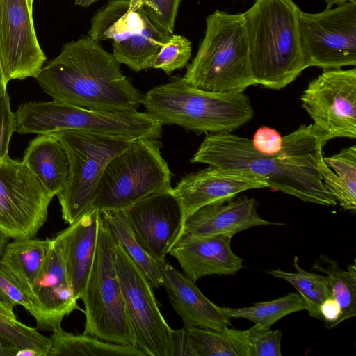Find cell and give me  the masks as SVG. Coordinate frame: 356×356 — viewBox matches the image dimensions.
Returning a JSON list of instances; mask_svg holds the SVG:
<instances>
[{
    "instance_id": "6da1fadb",
    "label": "cell",
    "mask_w": 356,
    "mask_h": 356,
    "mask_svg": "<svg viewBox=\"0 0 356 356\" xmlns=\"http://www.w3.org/2000/svg\"><path fill=\"white\" fill-rule=\"evenodd\" d=\"M281 152L275 156L258 152L252 140L230 132L208 134L191 159L192 163L250 170L268 188L307 202L335 206L337 201L325 188L320 172L325 143L313 124L300 125L282 137Z\"/></svg>"
},
{
    "instance_id": "7a4b0ae2",
    "label": "cell",
    "mask_w": 356,
    "mask_h": 356,
    "mask_svg": "<svg viewBox=\"0 0 356 356\" xmlns=\"http://www.w3.org/2000/svg\"><path fill=\"white\" fill-rule=\"evenodd\" d=\"M54 100L106 111H134L143 95L112 53L90 36L65 44L35 78Z\"/></svg>"
},
{
    "instance_id": "3957f363",
    "label": "cell",
    "mask_w": 356,
    "mask_h": 356,
    "mask_svg": "<svg viewBox=\"0 0 356 356\" xmlns=\"http://www.w3.org/2000/svg\"><path fill=\"white\" fill-rule=\"evenodd\" d=\"M300 11L293 0H256L243 13L257 85L280 90L306 69L299 38Z\"/></svg>"
},
{
    "instance_id": "277c9868",
    "label": "cell",
    "mask_w": 356,
    "mask_h": 356,
    "mask_svg": "<svg viewBox=\"0 0 356 356\" xmlns=\"http://www.w3.org/2000/svg\"><path fill=\"white\" fill-rule=\"evenodd\" d=\"M141 104L162 125L175 124L197 134L231 132L254 115L244 92L206 91L183 77L149 90Z\"/></svg>"
},
{
    "instance_id": "5b68a950",
    "label": "cell",
    "mask_w": 356,
    "mask_h": 356,
    "mask_svg": "<svg viewBox=\"0 0 356 356\" xmlns=\"http://www.w3.org/2000/svg\"><path fill=\"white\" fill-rule=\"evenodd\" d=\"M183 78L197 88L215 92H245L257 85L243 13L217 10L207 17L204 36Z\"/></svg>"
},
{
    "instance_id": "8992f818",
    "label": "cell",
    "mask_w": 356,
    "mask_h": 356,
    "mask_svg": "<svg viewBox=\"0 0 356 356\" xmlns=\"http://www.w3.org/2000/svg\"><path fill=\"white\" fill-rule=\"evenodd\" d=\"M158 139L139 138L107 164L93 207L99 211L123 210L152 195L169 193L172 172Z\"/></svg>"
},
{
    "instance_id": "52a82bcc",
    "label": "cell",
    "mask_w": 356,
    "mask_h": 356,
    "mask_svg": "<svg viewBox=\"0 0 356 356\" xmlns=\"http://www.w3.org/2000/svg\"><path fill=\"white\" fill-rule=\"evenodd\" d=\"M115 241L101 216L95 256L83 293V334L102 340L136 346L118 274Z\"/></svg>"
},
{
    "instance_id": "ba28073f",
    "label": "cell",
    "mask_w": 356,
    "mask_h": 356,
    "mask_svg": "<svg viewBox=\"0 0 356 356\" xmlns=\"http://www.w3.org/2000/svg\"><path fill=\"white\" fill-rule=\"evenodd\" d=\"M53 134L63 143L69 161L67 181L57 196L62 218L70 225L93 207L98 185L107 164L131 141L77 130Z\"/></svg>"
},
{
    "instance_id": "9c48e42d",
    "label": "cell",
    "mask_w": 356,
    "mask_h": 356,
    "mask_svg": "<svg viewBox=\"0 0 356 356\" xmlns=\"http://www.w3.org/2000/svg\"><path fill=\"white\" fill-rule=\"evenodd\" d=\"M298 31L306 68L356 65V1L317 13L300 10Z\"/></svg>"
},
{
    "instance_id": "30bf717a",
    "label": "cell",
    "mask_w": 356,
    "mask_h": 356,
    "mask_svg": "<svg viewBox=\"0 0 356 356\" xmlns=\"http://www.w3.org/2000/svg\"><path fill=\"white\" fill-rule=\"evenodd\" d=\"M115 253L126 312L136 346L145 356H172V328L160 312L153 287L143 270L117 242Z\"/></svg>"
},
{
    "instance_id": "8fae6325",
    "label": "cell",
    "mask_w": 356,
    "mask_h": 356,
    "mask_svg": "<svg viewBox=\"0 0 356 356\" xmlns=\"http://www.w3.org/2000/svg\"><path fill=\"white\" fill-rule=\"evenodd\" d=\"M52 198L22 161H0V229L10 238H34Z\"/></svg>"
},
{
    "instance_id": "7c38bea8",
    "label": "cell",
    "mask_w": 356,
    "mask_h": 356,
    "mask_svg": "<svg viewBox=\"0 0 356 356\" xmlns=\"http://www.w3.org/2000/svg\"><path fill=\"white\" fill-rule=\"evenodd\" d=\"M302 108L326 143L356 138V68L324 70L300 96Z\"/></svg>"
},
{
    "instance_id": "4fadbf2b",
    "label": "cell",
    "mask_w": 356,
    "mask_h": 356,
    "mask_svg": "<svg viewBox=\"0 0 356 356\" xmlns=\"http://www.w3.org/2000/svg\"><path fill=\"white\" fill-rule=\"evenodd\" d=\"M47 60L28 0H0V64L8 83L36 78Z\"/></svg>"
},
{
    "instance_id": "5bb4252c",
    "label": "cell",
    "mask_w": 356,
    "mask_h": 356,
    "mask_svg": "<svg viewBox=\"0 0 356 356\" xmlns=\"http://www.w3.org/2000/svg\"><path fill=\"white\" fill-rule=\"evenodd\" d=\"M123 211L146 250L159 263L164 261L181 236L185 220L171 192L152 195Z\"/></svg>"
},
{
    "instance_id": "9a60e30c",
    "label": "cell",
    "mask_w": 356,
    "mask_h": 356,
    "mask_svg": "<svg viewBox=\"0 0 356 356\" xmlns=\"http://www.w3.org/2000/svg\"><path fill=\"white\" fill-rule=\"evenodd\" d=\"M268 188L264 178L245 168H208L183 177L171 193L184 219L205 205L231 199L251 189Z\"/></svg>"
},
{
    "instance_id": "2e32d148",
    "label": "cell",
    "mask_w": 356,
    "mask_h": 356,
    "mask_svg": "<svg viewBox=\"0 0 356 356\" xmlns=\"http://www.w3.org/2000/svg\"><path fill=\"white\" fill-rule=\"evenodd\" d=\"M68 277L59 234L51 245L35 283L33 301L38 312V328L52 332L60 330L65 316L81 310Z\"/></svg>"
},
{
    "instance_id": "e0dca14e",
    "label": "cell",
    "mask_w": 356,
    "mask_h": 356,
    "mask_svg": "<svg viewBox=\"0 0 356 356\" xmlns=\"http://www.w3.org/2000/svg\"><path fill=\"white\" fill-rule=\"evenodd\" d=\"M229 235H181L169 252L186 276L197 282L207 275H229L243 268V259L233 252Z\"/></svg>"
},
{
    "instance_id": "ac0fdd59",
    "label": "cell",
    "mask_w": 356,
    "mask_h": 356,
    "mask_svg": "<svg viewBox=\"0 0 356 356\" xmlns=\"http://www.w3.org/2000/svg\"><path fill=\"white\" fill-rule=\"evenodd\" d=\"M257 205L254 198L245 195L205 205L185 219L181 235L233 236L254 227L282 225L263 219L257 212Z\"/></svg>"
},
{
    "instance_id": "d6986e66",
    "label": "cell",
    "mask_w": 356,
    "mask_h": 356,
    "mask_svg": "<svg viewBox=\"0 0 356 356\" xmlns=\"http://www.w3.org/2000/svg\"><path fill=\"white\" fill-rule=\"evenodd\" d=\"M159 266L162 286L165 288L171 305L184 326L221 330L231 325L230 318L224 307L209 300L195 282L165 260L159 263Z\"/></svg>"
},
{
    "instance_id": "ffe728a7",
    "label": "cell",
    "mask_w": 356,
    "mask_h": 356,
    "mask_svg": "<svg viewBox=\"0 0 356 356\" xmlns=\"http://www.w3.org/2000/svg\"><path fill=\"white\" fill-rule=\"evenodd\" d=\"M100 211L92 207L58 233L67 273L77 300L83 293L97 245Z\"/></svg>"
},
{
    "instance_id": "44dd1931",
    "label": "cell",
    "mask_w": 356,
    "mask_h": 356,
    "mask_svg": "<svg viewBox=\"0 0 356 356\" xmlns=\"http://www.w3.org/2000/svg\"><path fill=\"white\" fill-rule=\"evenodd\" d=\"M22 162L51 197L64 188L69 174V161L63 143L55 134H40L32 140Z\"/></svg>"
},
{
    "instance_id": "7402d4cb",
    "label": "cell",
    "mask_w": 356,
    "mask_h": 356,
    "mask_svg": "<svg viewBox=\"0 0 356 356\" xmlns=\"http://www.w3.org/2000/svg\"><path fill=\"white\" fill-rule=\"evenodd\" d=\"M51 239H13L1 256V266L20 284L33 301V290L49 253Z\"/></svg>"
},
{
    "instance_id": "603a6c76",
    "label": "cell",
    "mask_w": 356,
    "mask_h": 356,
    "mask_svg": "<svg viewBox=\"0 0 356 356\" xmlns=\"http://www.w3.org/2000/svg\"><path fill=\"white\" fill-rule=\"evenodd\" d=\"M148 16L142 8H134L131 0H110L91 19L88 36L99 42L124 41L138 32Z\"/></svg>"
},
{
    "instance_id": "cb8c5ba5",
    "label": "cell",
    "mask_w": 356,
    "mask_h": 356,
    "mask_svg": "<svg viewBox=\"0 0 356 356\" xmlns=\"http://www.w3.org/2000/svg\"><path fill=\"white\" fill-rule=\"evenodd\" d=\"M320 172L325 188L344 210L356 209V145L323 157Z\"/></svg>"
},
{
    "instance_id": "d4e9b609",
    "label": "cell",
    "mask_w": 356,
    "mask_h": 356,
    "mask_svg": "<svg viewBox=\"0 0 356 356\" xmlns=\"http://www.w3.org/2000/svg\"><path fill=\"white\" fill-rule=\"evenodd\" d=\"M170 36L148 17L138 32L124 41L112 43V54L120 64L135 72L149 69Z\"/></svg>"
},
{
    "instance_id": "484cf974",
    "label": "cell",
    "mask_w": 356,
    "mask_h": 356,
    "mask_svg": "<svg viewBox=\"0 0 356 356\" xmlns=\"http://www.w3.org/2000/svg\"><path fill=\"white\" fill-rule=\"evenodd\" d=\"M101 216L108 225L115 242L145 275L154 289L163 283L159 263L146 250L131 229L123 210H105Z\"/></svg>"
},
{
    "instance_id": "4316f807",
    "label": "cell",
    "mask_w": 356,
    "mask_h": 356,
    "mask_svg": "<svg viewBox=\"0 0 356 356\" xmlns=\"http://www.w3.org/2000/svg\"><path fill=\"white\" fill-rule=\"evenodd\" d=\"M49 338L48 356H145L136 346L114 343L83 333L74 334L63 329Z\"/></svg>"
},
{
    "instance_id": "83f0119b",
    "label": "cell",
    "mask_w": 356,
    "mask_h": 356,
    "mask_svg": "<svg viewBox=\"0 0 356 356\" xmlns=\"http://www.w3.org/2000/svg\"><path fill=\"white\" fill-rule=\"evenodd\" d=\"M186 328L200 356H250L248 330Z\"/></svg>"
},
{
    "instance_id": "f1b7e54d",
    "label": "cell",
    "mask_w": 356,
    "mask_h": 356,
    "mask_svg": "<svg viewBox=\"0 0 356 356\" xmlns=\"http://www.w3.org/2000/svg\"><path fill=\"white\" fill-rule=\"evenodd\" d=\"M312 268L326 275L331 296L339 302L341 316L338 325L356 316V260L348 265L347 270L326 255H321Z\"/></svg>"
},
{
    "instance_id": "f546056e",
    "label": "cell",
    "mask_w": 356,
    "mask_h": 356,
    "mask_svg": "<svg viewBox=\"0 0 356 356\" xmlns=\"http://www.w3.org/2000/svg\"><path fill=\"white\" fill-rule=\"evenodd\" d=\"M298 261V257L295 256L293 266L296 272L294 273L277 269L270 270L268 273L291 284L302 296L306 305V310L310 316L323 321L320 306L327 298L331 296L326 277L303 270Z\"/></svg>"
},
{
    "instance_id": "4dcf8cb0",
    "label": "cell",
    "mask_w": 356,
    "mask_h": 356,
    "mask_svg": "<svg viewBox=\"0 0 356 356\" xmlns=\"http://www.w3.org/2000/svg\"><path fill=\"white\" fill-rule=\"evenodd\" d=\"M223 307L230 318H245L265 329H270L278 320L289 314L306 310V305L302 296L296 293L273 300L257 302L248 307Z\"/></svg>"
},
{
    "instance_id": "1f68e13d",
    "label": "cell",
    "mask_w": 356,
    "mask_h": 356,
    "mask_svg": "<svg viewBox=\"0 0 356 356\" xmlns=\"http://www.w3.org/2000/svg\"><path fill=\"white\" fill-rule=\"evenodd\" d=\"M0 339L19 350L26 348L35 349L42 356H48L51 346L50 338L40 334L35 328L1 314Z\"/></svg>"
},
{
    "instance_id": "d6a6232c",
    "label": "cell",
    "mask_w": 356,
    "mask_h": 356,
    "mask_svg": "<svg viewBox=\"0 0 356 356\" xmlns=\"http://www.w3.org/2000/svg\"><path fill=\"white\" fill-rule=\"evenodd\" d=\"M192 46L186 37L172 34L156 55L152 68L160 69L170 75L184 68L191 58Z\"/></svg>"
},
{
    "instance_id": "836d02e7",
    "label": "cell",
    "mask_w": 356,
    "mask_h": 356,
    "mask_svg": "<svg viewBox=\"0 0 356 356\" xmlns=\"http://www.w3.org/2000/svg\"><path fill=\"white\" fill-rule=\"evenodd\" d=\"M181 0H131L134 8H142L151 21L172 35Z\"/></svg>"
},
{
    "instance_id": "e575fe53",
    "label": "cell",
    "mask_w": 356,
    "mask_h": 356,
    "mask_svg": "<svg viewBox=\"0 0 356 356\" xmlns=\"http://www.w3.org/2000/svg\"><path fill=\"white\" fill-rule=\"evenodd\" d=\"M0 302L10 309L15 305L25 308L35 319L38 309L20 284L0 264Z\"/></svg>"
},
{
    "instance_id": "d590c367",
    "label": "cell",
    "mask_w": 356,
    "mask_h": 356,
    "mask_svg": "<svg viewBox=\"0 0 356 356\" xmlns=\"http://www.w3.org/2000/svg\"><path fill=\"white\" fill-rule=\"evenodd\" d=\"M250 342V356H281L280 330L265 329L254 324L248 329Z\"/></svg>"
},
{
    "instance_id": "8d00e7d4",
    "label": "cell",
    "mask_w": 356,
    "mask_h": 356,
    "mask_svg": "<svg viewBox=\"0 0 356 356\" xmlns=\"http://www.w3.org/2000/svg\"><path fill=\"white\" fill-rule=\"evenodd\" d=\"M16 131L15 114L11 111L8 93L0 95V161L8 156L11 136Z\"/></svg>"
},
{
    "instance_id": "74e56055",
    "label": "cell",
    "mask_w": 356,
    "mask_h": 356,
    "mask_svg": "<svg viewBox=\"0 0 356 356\" xmlns=\"http://www.w3.org/2000/svg\"><path fill=\"white\" fill-rule=\"evenodd\" d=\"M282 137L275 129L261 127L256 131L252 143L258 152L266 156H275L281 152Z\"/></svg>"
},
{
    "instance_id": "f35d334b",
    "label": "cell",
    "mask_w": 356,
    "mask_h": 356,
    "mask_svg": "<svg viewBox=\"0 0 356 356\" xmlns=\"http://www.w3.org/2000/svg\"><path fill=\"white\" fill-rule=\"evenodd\" d=\"M172 356H200L186 326L180 330L171 329Z\"/></svg>"
},
{
    "instance_id": "ab89813d",
    "label": "cell",
    "mask_w": 356,
    "mask_h": 356,
    "mask_svg": "<svg viewBox=\"0 0 356 356\" xmlns=\"http://www.w3.org/2000/svg\"><path fill=\"white\" fill-rule=\"evenodd\" d=\"M320 312L327 328H333L338 325V321L341 316V308L339 302L332 296L321 303Z\"/></svg>"
},
{
    "instance_id": "60d3db41",
    "label": "cell",
    "mask_w": 356,
    "mask_h": 356,
    "mask_svg": "<svg viewBox=\"0 0 356 356\" xmlns=\"http://www.w3.org/2000/svg\"><path fill=\"white\" fill-rule=\"evenodd\" d=\"M18 349L0 339V356H16Z\"/></svg>"
},
{
    "instance_id": "b9f144b4",
    "label": "cell",
    "mask_w": 356,
    "mask_h": 356,
    "mask_svg": "<svg viewBox=\"0 0 356 356\" xmlns=\"http://www.w3.org/2000/svg\"><path fill=\"white\" fill-rule=\"evenodd\" d=\"M16 356H42L38 350L32 348H26L18 350Z\"/></svg>"
},
{
    "instance_id": "7bdbcfd3",
    "label": "cell",
    "mask_w": 356,
    "mask_h": 356,
    "mask_svg": "<svg viewBox=\"0 0 356 356\" xmlns=\"http://www.w3.org/2000/svg\"><path fill=\"white\" fill-rule=\"evenodd\" d=\"M0 314L10 318L17 319L13 309H10L0 302Z\"/></svg>"
},
{
    "instance_id": "ee69618b",
    "label": "cell",
    "mask_w": 356,
    "mask_h": 356,
    "mask_svg": "<svg viewBox=\"0 0 356 356\" xmlns=\"http://www.w3.org/2000/svg\"><path fill=\"white\" fill-rule=\"evenodd\" d=\"M10 237L0 229V257L1 256Z\"/></svg>"
},
{
    "instance_id": "f6af8a7d",
    "label": "cell",
    "mask_w": 356,
    "mask_h": 356,
    "mask_svg": "<svg viewBox=\"0 0 356 356\" xmlns=\"http://www.w3.org/2000/svg\"><path fill=\"white\" fill-rule=\"evenodd\" d=\"M7 81L4 76L1 64H0V95L7 93Z\"/></svg>"
},
{
    "instance_id": "bcb514c9",
    "label": "cell",
    "mask_w": 356,
    "mask_h": 356,
    "mask_svg": "<svg viewBox=\"0 0 356 356\" xmlns=\"http://www.w3.org/2000/svg\"><path fill=\"white\" fill-rule=\"evenodd\" d=\"M327 4V8H330L334 5H341L348 1H356V0H323Z\"/></svg>"
},
{
    "instance_id": "7dc6e473",
    "label": "cell",
    "mask_w": 356,
    "mask_h": 356,
    "mask_svg": "<svg viewBox=\"0 0 356 356\" xmlns=\"http://www.w3.org/2000/svg\"><path fill=\"white\" fill-rule=\"evenodd\" d=\"M98 0H75L74 4L81 7H88Z\"/></svg>"
},
{
    "instance_id": "c3c4849f",
    "label": "cell",
    "mask_w": 356,
    "mask_h": 356,
    "mask_svg": "<svg viewBox=\"0 0 356 356\" xmlns=\"http://www.w3.org/2000/svg\"><path fill=\"white\" fill-rule=\"evenodd\" d=\"M28 1H29V4H30L31 7H32V8H33V0H28Z\"/></svg>"
},
{
    "instance_id": "681fc988",
    "label": "cell",
    "mask_w": 356,
    "mask_h": 356,
    "mask_svg": "<svg viewBox=\"0 0 356 356\" xmlns=\"http://www.w3.org/2000/svg\"><path fill=\"white\" fill-rule=\"evenodd\" d=\"M256 1V0H255Z\"/></svg>"
}]
</instances>
